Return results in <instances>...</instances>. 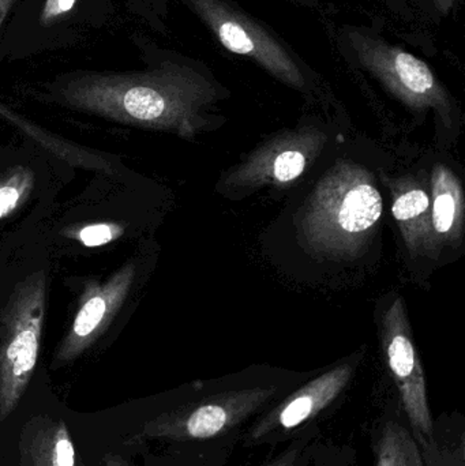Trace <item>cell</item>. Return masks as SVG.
<instances>
[{
  "mask_svg": "<svg viewBox=\"0 0 465 466\" xmlns=\"http://www.w3.org/2000/svg\"><path fill=\"white\" fill-rule=\"evenodd\" d=\"M21 466H76L70 430L63 420L35 416L22 427L18 442Z\"/></svg>",
  "mask_w": 465,
  "mask_h": 466,
  "instance_id": "obj_12",
  "label": "cell"
},
{
  "mask_svg": "<svg viewBox=\"0 0 465 466\" xmlns=\"http://www.w3.org/2000/svg\"><path fill=\"white\" fill-rule=\"evenodd\" d=\"M14 3H15V0H0V27H2L5 16L8 15V13H10Z\"/></svg>",
  "mask_w": 465,
  "mask_h": 466,
  "instance_id": "obj_24",
  "label": "cell"
},
{
  "mask_svg": "<svg viewBox=\"0 0 465 466\" xmlns=\"http://www.w3.org/2000/svg\"><path fill=\"white\" fill-rule=\"evenodd\" d=\"M122 235L123 228L119 224H93L79 229L76 238L85 247H100L116 240Z\"/></svg>",
  "mask_w": 465,
  "mask_h": 466,
  "instance_id": "obj_17",
  "label": "cell"
},
{
  "mask_svg": "<svg viewBox=\"0 0 465 466\" xmlns=\"http://www.w3.org/2000/svg\"><path fill=\"white\" fill-rule=\"evenodd\" d=\"M328 30L339 57L354 73L379 84L415 114L434 111L445 125H453L455 101L433 68L390 40L377 21L341 22Z\"/></svg>",
  "mask_w": 465,
  "mask_h": 466,
  "instance_id": "obj_3",
  "label": "cell"
},
{
  "mask_svg": "<svg viewBox=\"0 0 465 466\" xmlns=\"http://www.w3.org/2000/svg\"><path fill=\"white\" fill-rule=\"evenodd\" d=\"M387 15L390 21L411 26L420 21V14L414 0H368Z\"/></svg>",
  "mask_w": 465,
  "mask_h": 466,
  "instance_id": "obj_16",
  "label": "cell"
},
{
  "mask_svg": "<svg viewBox=\"0 0 465 466\" xmlns=\"http://www.w3.org/2000/svg\"><path fill=\"white\" fill-rule=\"evenodd\" d=\"M392 190V215L412 255L437 257L431 232L430 194L415 177L384 180Z\"/></svg>",
  "mask_w": 465,
  "mask_h": 466,
  "instance_id": "obj_11",
  "label": "cell"
},
{
  "mask_svg": "<svg viewBox=\"0 0 465 466\" xmlns=\"http://www.w3.org/2000/svg\"><path fill=\"white\" fill-rule=\"evenodd\" d=\"M291 5H297V7L306 8L308 11H314V13H324L325 3L327 0H287Z\"/></svg>",
  "mask_w": 465,
  "mask_h": 466,
  "instance_id": "obj_22",
  "label": "cell"
},
{
  "mask_svg": "<svg viewBox=\"0 0 465 466\" xmlns=\"http://www.w3.org/2000/svg\"><path fill=\"white\" fill-rule=\"evenodd\" d=\"M376 466H425L414 435L396 421L389 420L376 443Z\"/></svg>",
  "mask_w": 465,
  "mask_h": 466,
  "instance_id": "obj_14",
  "label": "cell"
},
{
  "mask_svg": "<svg viewBox=\"0 0 465 466\" xmlns=\"http://www.w3.org/2000/svg\"><path fill=\"white\" fill-rule=\"evenodd\" d=\"M275 393V388H250L216 394L147 421L138 432L131 435L127 443L149 440L202 441L220 437L248 420Z\"/></svg>",
  "mask_w": 465,
  "mask_h": 466,
  "instance_id": "obj_6",
  "label": "cell"
},
{
  "mask_svg": "<svg viewBox=\"0 0 465 466\" xmlns=\"http://www.w3.org/2000/svg\"><path fill=\"white\" fill-rule=\"evenodd\" d=\"M46 277L16 285L0 317V421L18 407L37 364L45 315Z\"/></svg>",
  "mask_w": 465,
  "mask_h": 466,
  "instance_id": "obj_5",
  "label": "cell"
},
{
  "mask_svg": "<svg viewBox=\"0 0 465 466\" xmlns=\"http://www.w3.org/2000/svg\"><path fill=\"white\" fill-rule=\"evenodd\" d=\"M327 141V134L314 126L281 131L227 172L223 190L248 193L264 186L289 185L317 160Z\"/></svg>",
  "mask_w": 465,
  "mask_h": 466,
  "instance_id": "obj_7",
  "label": "cell"
},
{
  "mask_svg": "<svg viewBox=\"0 0 465 466\" xmlns=\"http://www.w3.org/2000/svg\"><path fill=\"white\" fill-rule=\"evenodd\" d=\"M431 232L437 254L444 246L456 247L464 235L463 186L450 167L437 164L431 174Z\"/></svg>",
  "mask_w": 465,
  "mask_h": 466,
  "instance_id": "obj_13",
  "label": "cell"
},
{
  "mask_svg": "<svg viewBox=\"0 0 465 466\" xmlns=\"http://www.w3.org/2000/svg\"><path fill=\"white\" fill-rule=\"evenodd\" d=\"M76 3V0H45L40 14V24L43 26H49L70 13Z\"/></svg>",
  "mask_w": 465,
  "mask_h": 466,
  "instance_id": "obj_20",
  "label": "cell"
},
{
  "mask_svg": "<svg viewBox=\"0 0 465 466\" xmlns=\"http://www.w3.org/2000/svg\"><path fill=\"white\" fill-rule=\"evenodd\" d=\"M35 187V175L29 168L11 169L0 177V220L15 213Z\"/></svg>",
  "mask_w": 465,
  "mask_h": 466,
  "instance_id": "obj_15",
  "label": "cell"
},
{
  "mask_svg": "<svg viewBox=\"0 0 465 466\" xmlns=\"http://www.w3.org/2000/svg\"><path fill=\"white\" fill-rule=\"evenodd\" d=\"M298 459H299V448L294 446L287 449L284 453L264 466H297Z\"/></svg>",
  "mask_w": 465,
  "mask_h": 466,
  "instance_id": "obj_21",
  "label": "cell"
},
{
  "mask_svg": "<svg viewBox=\"0 0 465 466\" xmlns=\"http://www.w3.org/2000/svg\"><path fill=\"white\" fill-rule=\"evenodd\" d=\"M382 210L373 175L351 161H338L300 213L303 246L311 254L332 259L357 257L379 228Z\"/></svg>",
  "mask_w": 465,
  "mask_h": 466,
  "instance_id": "obj_2",
  "label": "cell"
},
{
  "mask_svg": "<svg viewBox=\"0 0 465 466\" xmlns=\"http://www.w3.org/2000/svg\"><path fill=\"white\" fill-rule=\"evenodd\" d=\"M56 96L79 111L193 139L228 90L205 63L177 56L142 73L79 74L60 85Z\"/></svg>",
  "mask_w": 465,
  "mask_h": 466,
  "instance_id": "obj_1",
  "label": "cell"
},
{
  "mask_svg": "<svg viewBox=\"0 0 465 466\" xmlns=\"http://www.w3.org/2000/svg\"><path fill=\"white\" fill-rule=\"evenodd\" d=\"M101 466H131L125 461V460L120 459L116 454H106L104 457L103 464Z\"/></svg>",
  "mask_w": 465,
  "mask_h": 466,
  "instance_id": "obj_23",
  "label": "cell"
},
{
  "mask_svg": "<svg viewBox=\"0 0 465 466\" xmlns=\"http://www.w3.org/2000/svg\"><path fill=\"white\" fill-rule=\"evenodd\" d=\"M136 271V265L127 263L106 281H92L86 285L71 328L55 355L54 367L76 360L100 339L125 303Z\"/></svg>",
  "mask_w": 465,
  "mask_h": 466,
  "instance_id": "obj_9",
  "label": "cell"
},
{
  "mask_svg": "<svg viewBox=\"0 0 465 466\" xmlns=\"http://www.w3.org/2000/svg\"><path fill=\"white\" fill-rule=\"evenodd\" d=\"M382 350L398 386L401 405L418 443L433 440V418L429 407L425 371L412 339L403 298H398L382 318Z\"/></svg>",
  "mask_w": 465,
  "mask_h": 466,
  "instance_id": "obj_8",
  "label": "cell"
},
{
  "mask_svg": "<svg viewBox=\"0 0 465 466\" xmlns=\"http://www.w3.org/2000/svg\"><path fill=\"white\" fill-rule=\"evenodd\" d=\"M207 27L213 40L229 54L246 57L276 81L310 95L318 76L302 55L269 24L248 13L235 0H182Z\"/></svg>",
  "mask_w": 465,
  "mask_h": 466,
  "instance_id": "obj_4",
  "label": "cell"
},
{
  "mask_svg": "<svg viewBox=\"0 0 465 466\" xmlns=\"http://www.w3.org/2000/svg\"><path fill=\"white\" fill-rule=\"evenodd\" d=\"M420 16L428 21H444L460 11L464 0H414Z\"/></svg>",
  "mask_w": 465,
  "mask_h": 466,
  "instance_id": "obj_18",
  "label": "cell"
},
{
  "mask_svg": "<svg viewBox=\"0 0 465 466\" xmlns=\"http://www.w3.org/2000/svg\"><path fill=\"white\" fill-rule=\"evenodd\" d=\"M354 375V367L344 363L319 375L299 390L287 397L278 407L257 421L248 438L259 441L276 432H287L302 426L329 407L346 390Z\"/></svg>",
  "mask_w": 465,
  "mask_h": 466,
  "instance_id": "obj_10",
  "label": "cell"
},
{
  "mask_svg": "<svg viewBox=\"0 0 465 466\" xmlns=\"http://www.w3.org/2000/svg\"><path fill=\"white\" fill-rule=\"evenodd\" d=\"M420 449V454H422L423 465L425 466H464V448L461 446L459 449L458 453L450 454V456H445L441 454L440 456L437 453L436 448H434V441H429V442L418 443Z\"/></svg>",
  "mask_w": 465,
  "mask_h": 466,
  "instance_id": "obj_19",
  "label": "cell"
}]
</instances>
